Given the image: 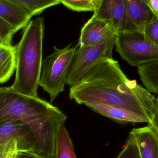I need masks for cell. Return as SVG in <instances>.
I'll return each instance as SVG.
<instances>
[{
  "label": "cell",
  "mask_w": 158,
  "mask_h": 158,
  "mask_svg": "<svg viewBox=\"0 0 158 158\" xmlns=\"http://www.w3.org/2000/svg\"><path fill=\"white\" fill-rule=\"evenodd\" d=\"M69 97L80 105L96 102L121 108L150 122L158 110L155 96L135 80H129L113 58L102 59L70 86Z\"/></svg>",
  "instance_id": "6da1fadb"
},
{
  "label": "cell",
  "mask_w": 158,
  "mask_h": 158,
  "mask_svg": "<svg viewBox=\"0 0 158 158\" xmlns=\"http://www.w3.org/2000/svg\"><path fill=\"white\" fill-rule=\"evenodd\" d=\"M44 28L43 18L31 20L24 29L20 41L14 46L16 75L11 87L23 94L35 97H38L42 68Z\"/></svg>",
  "instance_id": "7a4b0ae2"
},
{
  "label": "cell",
  "mask_w": 158,
  "mask_h": 158,
  "mask_svg": "<svg viewBox=\"0 0 158 158\" xmlns=\"http://www.w3.org/2000/svg\"><path fill=\"white\" fill-rule=\"evenodd\" d=\"M57 109L38 97L23 94L11 86L0 87V121L20 120L36 129Z\"/></svg>",
  "instance_id": "3957f363"
},
{
  "label": "cell",
  "mask_w": 158,
  "mask_h": 158,
  "mask_svg": "<svg viewBox=\"0 0 158 158\" xmlns=\"http://www.w3.org/2000/svg\"><path fill=\"white\" fill-rule=\"evenodd\" d=\"M78 46V44L72 46L70 44L63 49L55 47L52 53L43 61V71L39 85L49 94L51 102L64 91Z\"/></svg>",
  "instance_id": "277c9868"
},
{
  "label": "cell",
  "mask_w": 158,
  "mask_h": 158,
  "mask_svg": "<svg viewBox=\"0 0 158 158\" xmlns=\"http://www.w3.org/2000/svg\"><path fill=\"white\" fill-rule=\"evenodd\" d=\"M116 50L123 59L134 66L139 67L158 60V47L143 32H119L115 38Z\"/></svg>",
  "instance_id": "5b68a950"
},
{
  "label": "cell",
  "mask_w": 158,
  "mask_h": 158,
  "mask_svg": "<svg viewBox=\"0 0 158 158\" xmlns=\"http://www.w3.org/2000/svg\"><path fill=\"white\" fill-rule=\"evenodd\" d=\"M116 36L96 46H79L69 71L66 84L71 86L76 84L102 59L113 58Z\"/></svg>",
  "instance_id": "8992f818"
},
{
  "label": "cell",
  "mask_w": 158,
  "mask_h": 158,
  "mask_svg": "<svg viewBox=\"0 0 158 158\" xmlns=\"http://www.w3.org/2000/svg\"><path fill=\"white\" fill-rule=\"evenodd\" d=\"M17 142L19 152L37 154V145L30 124L20 120L0 121V145L12 141Z\"/></svg>",
  "instance_id": "52a82bcc"
},
{
  "label": "cell",
  "mask_w": 158,
  "mask_h": 158,
  "mask_svg": "<svg viewBox=\"0 0 158 158\" xmlns=\"http://www.w3.org/2000/svg\"><path fill=\"white\" fill-rule=\"evenodd\" d=\"M93 17L109 21L117 33L134 32L124 0H100Z\"/></svg>",
  "instance_id": "ba28073f"
},
{
  "label": "cell",
  "mask_w": 158,
  "mask_h": 158,
  "mask_svg": "<svg viewBox=\"0 0 158 158\" xmlns=\"http://www.w3.org/2000/svg\"><path fill=\"white\" fill-rule=\"evenodd\" d=\"M117 32L109 21L92 16L82 28L78 46H94L116 36Z\"/></svg>",
  "instance_id": "9c48e42d"
},
{
  "label": "cell",
  "mask_w": 158,
  "mask_h": 158,
  "mask_svg": "<svg viewBox=\"0 0 158 158\" xmlns=\"http://www.w3.org/2000/svg\"><path fill=\"white\" fill-rule=\"evenodd\" d=\"M32 15L24 6L13 0H0V17L5 20L16 32L25 28Z\"/></svg>",
  "instance_id": "30bf717a"
},
{
  "label": "cell",
  "mask_w": 158,
  "mask_h": 158,
  "mask_svg": "<svg viewBox=\"0 0 158 158\" xmlns=\"http://www.w3.org/2000/svg\"><path fill=\"white\" fill-rule=\"evenodd\" d=\"M129 136L134 140L141 158H158V136L151 126L133 129Z\"/></svg>",
  "instance_id": "8fae6325"
},
{
  "label": "cell",
  "mask_w": 158,
  "mask_h": 158,
  "mask_svg": "<svg viewBox=\"0 0 158 158\" xmlns=\"http://www.w3.org/2000/svg\"><path fill=\"white\" fill-rule=\"evenodd\" d=\"M84 105L95 112L120 123H147L149 124L150 123L148 119L141 115L118 107L96 102Z\"/></svg>",
  "instance_id": "7c38bea8"
},
{
  "label": "cell",
  "mask_w": 158,
  "mask_h": 158,
  "mask_svg": "<svg viewBox=\"0 0 158 158\" xmlns=\"http://www.w3.org/2000/svg\"><path fill=\"white\" fill-rule=\"evenodd\" d=\"M127 13L135 31L143 33L145 28L156 17L148 4L143 0H124Z\"/></svg>",
  "instance_id": "4fadbf2b"
},
{
  "label": "cell",
  "mask_w": 158,
  "mask_h": 158,
  "mask_svg": "<svg viewBox=\"0 0 158 158\" xmlns=\"http://www.w3.org/2000/svg\"><path fill=\"white\" fill-rule=\"evenodd\" d=\"M54 158H77L69 133L63 123L56 135Z\"/></svg>",
  "instance_id": "5bb4252c"
},
{
  "label": "cell",
  "mask_w": 158,
  "mask_h": 158,
  "mask_svg": "<svg viewBox=\"0 0 158 158\" xmlns=\"http://www.w3.org/2000/svg\"><path fill=\"white\" fill-rule=\"evenodd\" d=\"M138 73L147 89L158 94V60L138 67Z\"/></svg>",
  "instance_id": "9a60e30c"
},
{
  "label": "cell",
  "mask_w": 158,
  "mask_h": 158,
  "mask_svg": "<svg viewBox=\"0 0 158 158\" xmlns=\"http://www.w3.org/2000/svg\"><path fill=\"white\" fill-rule=\"evenodd\" d=\"M15 69V47L12 45L0 44V74L9 80Z\"/></svg>",
  "instance_id": "2e32d148"
},
{
  "label": "cell",
  "mask_w": 158,
  "mask_h": 158,
  "mask_svg": "<svg viewBox=\"0 0 158 158\" xmlns=\"http://www.w3.org/2000/svg\"><path fill=\"white\" fill-rule=\"evenodd\" d=\"M22 5L33 16L45 9L61 3L60 0H13Z\"/></svg>",
  "instance_id": "e0dca14e"
},
{
  "label": "cell",
  "mask_w": 158,
  "mask_h": 158,
  "mask_svg": "<svg viewBox=\"0 0 158 158\" xmlns=\"http://www.w3.org/2000/svg\"><path fill=\"white\" fill-rule=\"evenodd\" d=\"M69 9L77 12H94L100 0H60Z\"/></svg>",
  "instance_id": "ac0fdd59"
},
{
  "label": "cell",
  "mask_w": 158,
  "mask_h": 158,
  "mask_svg": "<svg viewBox=\"0 0 158 158\" xmlns=\"http://www.w3.org/2000/svg\"><path fill=\"white\" fill-rule=\"evenodd\" d=\"M116 158H141L137 145L131 136H129L122 150Z\"/></svg>",
  "instance_id": "d6986e66"
},
{
  "label": "cell",
  "mask_w": 158,
  "mask_h": 158,
  "mask_svg": "<svg viewBox=\"0 0 158 158\" xmlns=\"http://www.w3.org/2000/svg\"><path fill=\"white\" fill-rule=\"evenodd\" d=\"M15 33L13 28L0 17V41L3 44L11 45L13 35Z\"/></svg>",
  "instance_id": "ffe728a7"
},
{
  "label": "cell",
  "mask_w": 158,
  "mask_h": 158,
  "mask_svg": "<svg viewBox=\"0 0 158 158\" xmlns=\"http://www.w3.org/2000/svg\"><path fill=\"white\" fill-rule=\"evenodd\" d=\"M144 34L147 38L158 47V18L156 17L145 28Z\"/></svg>",
  "instance_id": "44dd1931"
},
{
  "label": "cell",
  "mask_w": 158,
  "mask_h": 158,
  "mask_svg": "<svg viewBox=\"0 0 158 158\" xmlns=\"http://www.w3.org/2000/svg\"><path fill=\"white\" fill-rule=\"evenodd\" d=\"M18 150L17 142L16 140L11 141L0 145V158H6L10 151Z\"/></svg>",
  "instance_id": "7402d4cb"
},
{
  "label": "cell",
  "mask_w": 158,
  "mask_h": 158,
  "mask_svg": "<svg viewBox=\"0 0 158 158\" xmlns=\"http://www.w3.org/2000/svg\"><path fill=\"white\" fill-rule=\"evenodd\" d=\"M17 158H44L41 156H39L35 153L31 152H18Z\"/></svg>",
  "instance_id": "603a6c76"
},
{
  "label": "cell",
  "mask_w": 158,
  "mask_h": 158,
  "mask_svg": "<svg viewBox=\"0 0 158 158\" xmlns=\"http://www.w3.org/2000/svg\"><path fill=\"white\" fill-rule=\"evenodd\" d=\"M148 125L153 128L158 136V109L155 112L151 122Z\"/></svg>",
  "instance_id": "cb8c5ba5"
},
{
  "label": "cell",
  "mask_w": 158,
  "mask_h": 158,
  "mask_svg": "<svg viewBox=\"0 0 158 158\" xmlns=\"http://www.w3.org/2000/svg\"><path fill=\"white\" fill-rule=\"evenodd\" d=\"M148 5L151 11L158 18V0H148Z\"/></svg>",
  "instance_id": "d4e9b609"
},
{
  "label": "cell",
  "mask_w": 158,
  "mask_h": 158,
  "mask_svg": "<svg viewBox=\"0 0 158 158\" xmlns=\"http://www.w3.org/2000/svg\"><path fill=\"white\" fill-rule=\"evenodd\" d=\"M18 151L14 150V151H10L6 156V158H17L18 155Z\"/></svg>",
  "instance_id": "484cf974"
},
{
  "label": "cell",
  "mask_w": 158,
  "mask_h": 158,
  "mask_svg": "<svg viewBox=\"0 0 158 158\" xmlns=\"http://www.w3.org/2000/svg\"><path fill=\"white\" fill-rule=\"evenodd\" d=\"M8 80V79L6 78L4 75L0 74V84L4 83L7 81Z\"/></svg>",
  "instance_id": "4316f807"
},
{
  "label": "cell",
  "mask_w": 158,
  "mask_h": 158,
  "mask_svg": "<svg viewBox=\"0 0 158 158\" xmlns=\"http://www.w3.org/2000/svg\"><path fill=\"white\" fill-rule=\"evenodd\" d=\"M156 104L157 108L158 109V96L157 98H156Z\"/></svg>",
  "instance_id": "83f0119b"
},
{
  "label": "cell",
  "mask_w": 158,
  "mask_h": 158,
  "mask_svg": "<svg viewBox=\"0 0 158 158\" xmlns=\"http://www.w3.org/2000/svg\"><path fill=\"white\" fill-rule=\"evenodd\" d=\"M143 1H144L145 2H146L148 4V0H143Z\"/></svg>",
  "instance_id": "f1b7e54d"
},
{
  "label": "cell",
  "mask_w": 158,
  "mask_h": 158,
  "mask_svg": "<svg viewBox=\"0 0 158 158\" xmlns=\"http://www.w3.org/2000/svg\"><path fill=\"white\" fill-rule=\"evenodd\" d=\"M3 44L1 42V41H0V44Z\"/></svg>",
  "instance_id": "f546056e"
}]
</instances>
